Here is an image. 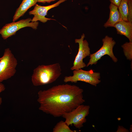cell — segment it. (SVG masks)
<instances>
[{
  "label": "cell",
  "mask_w": 132,
  "mask_h": 132,
  "mask_svg": "<svg viewBox=\"0 0 132 132\" xmlns=\"http://www.w3.org/2000/svg\"><path fill=\"white\" fill-rule=\"evenodd\" d=\"M85 37V34L83 33L80 38L75 40V43L78 44L79 48L78 52L73 62V66L70 69L72 70L86 66L87 65L83 62V59L89 56L90 54L88 43L86 40H84Z\"/></svg>",
  "instance_id": "cell-8"
},
{
  "label": "cell",
  "mask_w": 132,
  "mask_h": 132,
  "mask_svg": "<svg viewBox=\"0 0 132 132\" xmlns=\"http://www.w3.org/2000/svg\"><path fill=\"white\" fill-rule=\"evenodd\" d=\"M1 59V58H0V60Z\"/></svg>",
  "instance_id": "cell-22"
},
{
  "label": "cell",
  "mask_w": 132,
  "mask_h": 132,
  "mask_svg": "<svg viewBox=\"0 0 132 132\" xmlns=\"http://www.w3.org/2000/svg\"><path fill=\"white\" fill-rule=\"evenodd\" d=\"M0 60V83L11 78L15 74L18 64L16 58L9 48L5 49Z\"/></svg>",
  "instance_id": "cell-3"
},
{
  "label": "cell",
  "mask_w": 132,
  "mask_h": 132,
  "mask_svg": "<svg viewBox=\"0 0 132 132\" xmlns=\"http://www.w3.org/2000/svg\"><path fill=\"white\" fill-rule=\"evenodd\" d=\"M128 5V21L132 23V0H127Z\"/></svg>",
  "instance_id": "cell-16"
},
{
  "label": "cell",
  "mask_w": 132,
  "mask_h": 132,
  "mask_svg": "<svg viewBox=\"0 0 132 132\" xmlns=\"http://www.w3.org/2000/svg\"><path fill=\"white\" fill-rule=\"evenodd\" d=\"M67 0H59L53 4L45 6H41L36 4L33 9L29 12V15H33L34 17L31 22H34L39 21L43 23H45L48 21L54 19L47 18L45 16L47 15V12L50 9L56 7L61 3Z\"/></svg>",
  "instance_id": "cell-9"
},
{
  "label": "cell",
  "mask_w": 132,
  "mask_h": 132,
  "mask_svg": "<svg viewBox=\"0 0 132 132\" xmlns=\"http://www.w3.org/2000/svg\"><path fill=\"white\" fill-rule=\"evenodd\" d=\"M102 42L103 45L96 52L90 55V59L87 67L96 64L98 61L105 55L109 56L114 62H117L118 59L113 52V48L116 43L115 41L112 37L106 35L102 39Z\"/></svg>",
  "instance_id": "cell-6"
},
{
  "label": "cell",
  "mask_w": 132,
  "mask_h": 132,
  "mask_svg": "<svg viewBox=\"0 0 132 132\" xmlns=\"http://www.w3.org/2000/svg\"><path fill=\"white\" fill-rule=\"evenodd\" d=\"M90 106L82 104L79 105L71 111L62 116L65 122L68 126L73 125L77 128L80 129L87 121L86 117L89 113Z\"/></svg>",
  "instance_id": "cell-4"
},
{
  "label": "cell",
  "mask_w": 132,
  "mask_h": 132,
  "mask_svg": "<svg viewBox=\"0 0 132 132\" xmlns=\"http://www.w3.org/2000/svg\"><path fill=\"white\" fill-rule=\"evenodd\" d=\"M128 130L121 126H119L117 132H129Z\"/></svg>",
  "instance_id": "cell-19"
},
{
  "label": "cell",
  "mask_w": 132,
  "mask_h": 132,
  "mask_svg": "<svg viewBox=\"0 0 132 132\" xmlns=\"http://www.w3.org/2000/svg\"><path fill=\"white\" fill-rule=\"evenodd\" d=\"M73 72L72 76L64 77L63 80L65 82L76 83L78 81H81L96 87L101 81L100 73L94 72L91 69L86 71L80 68L74 70Z\"/></svg>",
  "instance_id": "cell-5"
},
{
  "label": "cell",
  "mask_w": 132,
  "mask_h": 132,
  "mask_svg": "<svg viewBox=\"0 0 132 132\" xmlns=\"http://www.w3.org/2000/svg\"><path fill=\"white\" fill-rule=\"evenodd\" d=\"M109 8L110 10L109 18L104 25L106 28L113 27L116 23L122 20L117 7L110 3Z\"/></svg>",
  "instance_id": "cell-11"
},
{
  "label": "cell",
  "mask_w": 132,
  "mask_h": 132,
  "mask_svg": "<svg viewBox=\"0 0 132 132\" xmlns=\"http://www.w3.org/2000/svg\"><path fill=\"white\" fill-rule=\"evenodd\" d=\"M121 47L125 56L130 61L132 60V42H126L122 44Z\"/></svg>",
  "instance_id": "cell-15"
},
{
  "label": "cell",
  "mask_w": 132,
  "mask_h": 132,
  "mask_svg": "<svg viewBox=\"0 0 132 132\" xmlns=\"http://www.w3.org/2000/svg\"><path fill=\"white\" fill-rule=\"evenodd\" d=\"M83 90L68 84L53 86L38 93L39 110L55 117L62 116L85 102Z\"/></svg>",
  "instance_id": "cell-1"
},
{
  "label": "cell",
  "mask_w": 132,
  "mask_h": 132,
  "mask_svg": "<svg viewBox=\"0 0 132 132\" xmlns=\"http://www.w3.org/2000/svg\"><path fill=\"white\" fill-rule=\"evenodd\" d=\"M5 89V85L2 83H0V93L2 91H4ZM2 102V98L0 96V105Z\"/></svg>",
  "instance_id": "cell-17"
},
{
  "label": "cell",
  "mask_w": 132,
  "mask_h": 132,
  "mask_svg": "<svg viewBox=\"0 0 132 132\" xmlns=\"http://www.w3.org/2000/svg\"><path fill=\"white\" fill-rule=\"evenodd\" d=\"M56 0H45V2H46L49 3L52 1H54Z\"/></svg>",
  "instance_id": "cell-21"
},
{
  "label": "cell",
  "mask_w": 132,
  "mask_h": 132,
  "mask_svg": "<svg viewBox=\"0 0 132 132\" xmlns=\"http://www.w3.org/2000/svg\"><path fill=\"white\" fill-rule=\"evenodd\" d=\"M37 2L39 3H46L45 0H37Z\"/></svg>",
  "instance_id": "cell-20"
},
{
  "label": "cell",
  "mask_w": 132,
  "mask_h": 132,
  "mask_svg": "<svg viewBox=\"0 0 132 132\" xmlns=\"http://www.w3.org/2000/svg\"><path fill=\"white\" fill-rule=\"evenodd\" d=\"M111 3L119 7L121 0H109Z\"/></svg>",
  "instance_id": "cell-18"
},
{
  "label": "cell",
  "mask_w": 132,
  "mask_h": 132,
  "mask_svg": "<svg viewBox=\"0 0 132 132\" xmlns=\"http://www.w3.org/2000/svg\"><path fill=\"white\" fill-rule=\"evenodd\" d=\"M31 20V18H28L6 24L0 30V34L3 39L5 40L15 35L19 29L25 27H30L34 29H36L38 25V22H30Z\"/></svg>",
  "instance_id": "cell-7"
},
{
  "label": "cell",
  "mask_w": 132,
  "mask_h": 132,
  "mask_svg": "<svg viewBox=\"0 0 132 132\" xmlns=\"http://www.w3.org/2000/svg\"><path fill=\"white\" fill-rule=\"evenodd\" d=\"M37 2V0H23L15 12L13 18V22H15L23 16L28 10L35 5Z\"/></svg>",
  "instance_id": "cell-12"
},
{
  "label": "cell",
  "mask_w": 132,
  "mask_h": 132,
  "mask_svg": "<svg viewBox=\"0 0 132 132\" xmlns=\"http://www.w3.org/2000/svg\"><path fill=\"white\" fill-rule=\"evenodd\" d=\"M113 27L116 29L118 34L125 36L129 42H132V23L122 20L115 24Z\"/></svg>",
  "instance_id": "cell-10"
},
{
  "label": "cell",
  "mask_w": 132,
  "mask_h": 132,
  "mask_svg": "<svg viewBox=\"0 0 132 132\" xmlns=\"http://www.w3.org/2000/svg\"><path fill=\"white\" fill-rule=\"evenodd\" d=\"M118 8L122 20L128 21V5L127 0H121Z\"/></svg>",
  "instance_id": "cell-13"
},
{
  "label": "cell",
  "mask_w": 132,
  "mask_h": 132,
  "mask_svg": "<svg viewBox=\"0 0 132 132\" xmlns=\"http://www.w3.org/2000/svg\"><path fill=\"white\" fill-rule=\"evenodd\" d=\"M70 129L65 121H61L57 123L53 128V132H75Z\"/></svg>",
  "instance_id": "cell-14"
},
{
  "label": "cell",
  "mask_w": 132,
  "mask_h": 132,
  "mask_svg": "<svg viewBox=\"0 0 132 132\" xmlns=\"http://www.w3.org/2000/svg\"><path fill=\"white\" fill-rule=\"evenodd\" d=\"M61 69L59 63L48 65H40L33 70L31 81L35 86L52 83L62 74Z\"/></svg>",
  "instance_id": "cell-2"
}]
</instances>
